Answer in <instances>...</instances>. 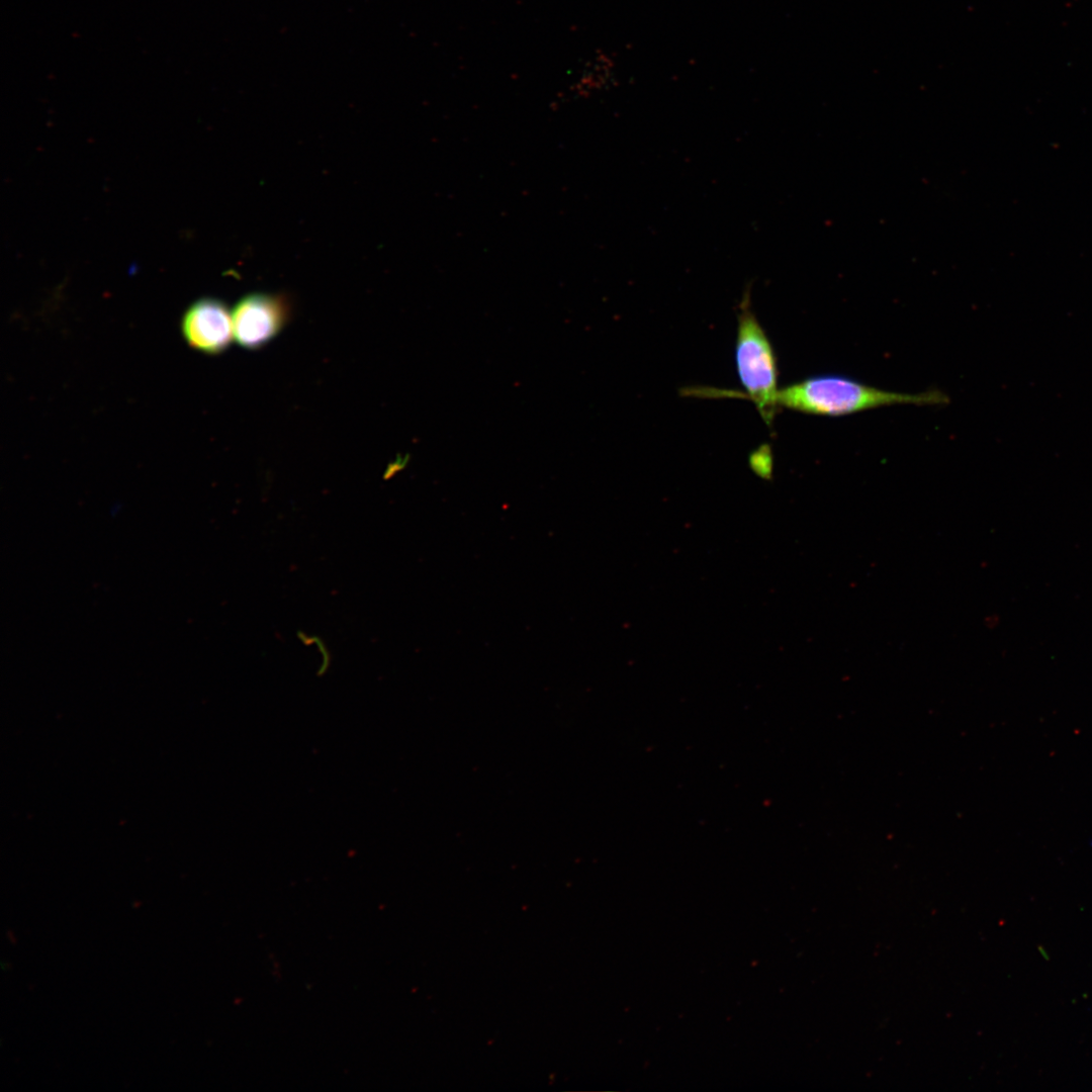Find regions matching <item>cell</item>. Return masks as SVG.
Returning <instances> with one entry per match:
<instances>
[{"label": "cell", "instance_id": "6da1fadb", "mask_svg": "<svg viewBox=\"0 0 1092 1092\" xmlns=\"http://www.w3.org/2000/svg\"><path fill=\"white\" fill-rule=\"evenodd\" d=\"M946 394L939 390L919 393L888 391L849 378L834 375L815 376L779 390L778 405L797 412L843 416L898 403L943 404Z\"/></svg>", "mask_w": 1092, "mask_h": 1092}, {"label": "cell", "instance_id": "7a4b0ae2", "mask_svg": "<svg viewBox=\"0 0 1092 1092\" xmlns=\"http://www.w3.org/2000/svg\"><path fill=\"white\" fill-rule=\"evenodd\" d=\"M746 290L739 304L735 344L737 374L749 398L766 426L775 419L778 405V364L771 343L750 307Z\"/></svg>", "mask_w": 1092, "mask_h": 1092}, {"label": "cell", "instance_id": "3957f363", "mask_svg": "<svg viewBox=\"0 0 1092 1092\" xmlns=\"http://www.w3.org/2000/svg\"><path fill=\"white\" fill-rule=\"evenodd\" d=\"M290 315V303L283 295L250 293L232 311L234 339L248 350L263 348L282 332Z\"/></svg>", "mask_w": 1092, "mask_h": 1092}, {"label": "cell", "instance_id": "277c9868", "mask_svg": "<svg viewBox=\"0 0 1092 1092\" xmlns=\"http://www.w3.org/2000/svg\"><path fill=\"white\" fill-rule=\"evenodd\" d=\"M181 331L187 344L207 355L224 352L234 339L232 312L216 298H201L183 314Z\"/></svg>", "mask_w": 1092, "mask_h": 1092}]
</instances>
